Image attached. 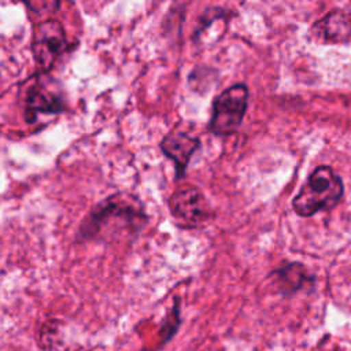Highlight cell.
<instances>
[{
  "mask_svg": "<svg viewBox=\"0 0 351 351\" xmlns=\"http://www.w3.org/2000/svg\"><path fill=\"white\" fill-rule=\"evenodd\" d=\"M148 223L143 202L133 193L115 192L96 203L77 228L75 241H112L138 234Z\"/></svg>",
  "mask_w": 351,
  "mask_h": 351,
  "instance_id": "1",
  "label": "cell"
},
{
  "mask_svg": "<svg viewBox=\"0 0 351 351\" xmlns=\"http://www.w3.org/2000/svg\"><path fill=\"white\" fill-rule=\"evenodd\" d=\"M344 193L343 180L330 166L321 165L313 170L300 191L292 199V208L300 217H311L333 208Z\"/></svg>",
  "mask_w": 351,
  "mask_h": 351,
  "instance_id": "2",
  "label": "cell"
},
{
  "mask_svg": "<svg viewBox=\"0 0 351 351\" xmlns=\"http://www.w3.org/2000/svg\"><path fill=\"white\" fill-rule=\"evenodd\" d=\"M250 90L244 82H236L219 92L211 104L208 130L215 136L234 134L244 119Z\"/></svg>",
  "mask_w": 351,
  "mask_h": 351,
  "instance_id": "3",
  "label": "cell"
},
{
  "mask_svg": "<svg viewBox=\"0 0 351 351\" xmlns=\"http://www.w3.org/2000/svg\"><path fill=\"white\" fill-rule=\"evenodd\" d=\"M169 211L178 228L196 229L214 218V211L196 185L178 186L167 200Z\"/></svg>",
  "mask_w": 351,
  "mask_h": 351,
  "instance_id": "4",
  "label": "cell"
},
{
  "mask_svg": "<svg viewBox=\"0 0 351 351\" xmlns=\"http://www.w3.org/2000/svg\"><path fill=\"white\" fill-rule=\"evenodd\" d=\"M66 32L58 19L48 18L33 26L32 53L40 73L51 71L56 60L66 52Z\"/></svg>",
  "mask_w": 351,
  "mask_h": 351,
  "instance_id": "5",
  "label": "cell"
},
{
  "mask_svg": "<svg viewBox=\"0 0 351 351\" xmlns=\"http://www.w3.org/2000/svg\"><path fill=\"white\" fill-rule=\"evenodd\" d=\"M159 147L163 155L173 160L176 167V178L180 180L184 177L195 151L200 147V140L186 132L173 130L162 138Z\"/></svg>",
  "mask_w": 351,
  "mask_h": 351,
  "instance_id": "6",
  "label": "cell"
},
{
  "mask_svg": "<svg viewBox=\"0 0 351 351\" xmlns=\"http://www.w3.org/2000/svg\"><path fill=\"white\" fill-rule=\"evenodd\" d=\"M64 103L59 95L47 88L38 78L29 86L25 97V119L34 122L38 114H59Z\"/></svg>",
  "mask_w": 351,
  "mask_h": 351,
  "instance_id": "7",
  "label": "cell"
},
{
  "mask_svg": "<svg viewBox=\"0 0 351 351\" xmlns=\"http://www.w3.org/2000/svg\"><path fill=\"white\" fill-rule=\"evenodd\" d=\"M269 278L281 295H292L314 282V277L300 262H289L270 271Z\"/></svg>",
  "mask_w": 351,
  "mask_h": 351,
  "instance_id": "8",
  "label": "cell"
},
{
  "mask_svg": "<svg viewBox=\"0 0 351 351\" xmlns=\"http://www.w3.org/2000/svg\"><path fill=\"white\" fill-rule=\"evenodd\" d=\"M311 34L324 43H344L351 37V18L340 10L332 11L313 25Z\"/></svg>",
  "mask_w": 351,
  "mask_h": 351,
  "instance_id": "9",
  "label": "cell"
},
{
  "mask_svg": "<svg viewBox=\"0 0 351 351\" xmlns=\"http://www.w3.org/2000/svg\"><path fill=\"white\" fill-rule=\"evenodd\" d=\"M178 325H180V299L176 298L174 303H173V307L169 311V314L166 315L163 326L159 332V335H160V337L165 343L169 341L174 336V333L177 332Z\"/></svg>",
  "mask_w": 351,
  "mask_h": 351,
  "instance_id": "10",
  "label": "cell"
}]
</instances>
